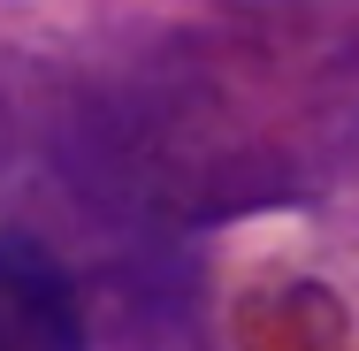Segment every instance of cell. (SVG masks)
<instances>
[{"instance_id":"6da1fadb","label":"cell","mask_w":359,"mask_h":351,"mask_svg":"<svg viewBox=\"0 0 359 351\" xmlns=\"http://www.w3.org/2000/svg\"><path fill=\"white\" fill-rule=\"evenodd\" d=\"M0 351H84L76 282L31 229H0Z\"/></svg>"}]
</instances>
